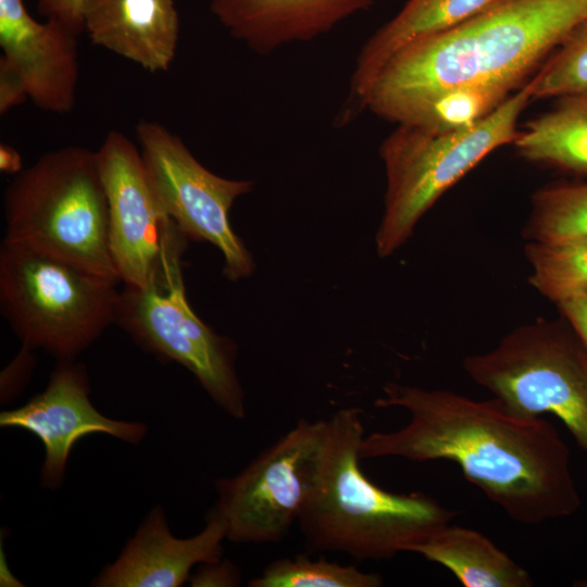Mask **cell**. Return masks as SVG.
<instances>
[{
    "mask_svg": "<svg viewBox=\"0 0 587 587\" xmlns=\"http://www.w3.org/2000/svg\"><path fill=\"white\" fill-rule=\"evenodd\" d=\"M116 324L142 349L190 371L229 416L245 417V395L235 369L237 347L232 339L217 335L190 308L182 267L145 288L124 285Z\"/></svg>",
    "mask_w": 587,
    "mask_h": 587,
    "instance_id": "9",
    "label": "cell"
},
{
    "mask_svg": "<svg viewBox=\"0 0 587 587\" xmlns=\"http://www.w3.org/2000/svg\"><path fill=\"white\" fill-rule=\"evenodd\" d=\"M587 352V297L557 305Z\"/></svg>",
    "mask_w": 587,
    "mask_h": 587,
    "instance_id": "29",
    "label": "cell"
},
{
    "mask_svg": "<svg viewBox=\"0 0 587 587\" xmlns=\"http://www.w3.org/2000/svg\"><path fill=\"white\" fill-rule=\"evenodd\" d=\"M18 152L8 145L0 147V168L5 173L17 174L23 168Z\"/></svg>",
    "mask_w": 587,
    "mask_h": 587,
    "instance_id": "30",
    "label": "cell"
},
{
    "mask_svg": "<svg viewBox=\"0 0 587 587\" xmlns=\"http://www.w3.org/2000/svg\"><path fill=\"white\" fill-rule=\"evenodd\" d=\"M116 283L32 248L2 242L0 310L30 350L74 360L116 323Z\"/></svg>",
    "mask_w": 587,
    "mask_h": 587,
    "instance_id": "6",
    "label": "cell"
},
{
    "mask_svg": "<svg viewBox=\"0 0 587 587\" xmlns=\"http://www.w3.org/2000/svg\"><path fill=\"white\" fill-rule=\"evenodd\" d=\"M380 575L362 572L353 565H342L305 555L278 559L270 563L250 587H379Z\"/></svg>",
    "mask_w": 587,
    "mask_h": 587,
    "instance_id": "23",
    "label": "cell"
},
{
    "mask_svg": "<svg viewBox=\"0 0 587 587\" xmlns=\"http://www.w3.org/2000/svg\"><path fill=\"white\" fill-rule=\"evenodd\" d=\"M559 99L554 109L517 132L513 145L528 161L587 174V97Z\"/></svg>",
    "mask_w": 587,
    "mask_h": 587,
    "instance_id": "19",
    "label": "cell"
},
{
    "mask_svg": "<svg viewBox=\"0 0 587 587\" xmlns=\"http://www.w3.org/2000/svg\"><path fill=\"white\" fill-rule=\"evenodd\" d=\"M585 18L587 0H491L454 28L397 52L360 108L395 123L452 87L490 84L513 91Z\"/></svg>",
    "mask_w": 587,
    "mask_h": 587,
    "instance_id": "2",
    "label": "cell"
},
{
    "mask_svg": "<svg viewBox=\"0 0 587 587\" xmlns=\"http://www.w3.org/2000/svg\"><path fill=\"white\" fill-rule=\"evenodd\" d=\"M524 235L528 241H587V183L537 190Z\"/></svg>",
    "mask_w": 587,
    "mask_h": 587,
    "instance_id": "22",
    "label": "cell"
},
{
    "mask_svg": "<svg viewBox=\"0 0 587 587\" xmlns=\"http://www.w3.org/2000/svg\"><path fill=\"white\" fill-rule=\"evenodd\" d=\"M3 214L2 242L121 282L110 252L108 201L96 151L68 146L42 154L8 185Z\"/></svg>",
    "mask_w": 587,
    "mask_h": 587,
    "instance_id": "4",
    "label": "cell"
},
{
    "mask_svg": "<svg viewBox=\"0 0 587 587\" xmlns=\"http://www.w3.org/2000/svg\"><path fill=\"white\" fill-rule=\"evenodd\" d=\"M376 0H210L212 14L236 40L260 54L311 41Z\"/></svg>",
    "mask_w": 587,
    "mask_h": 587,
    "instance_id": "15",
    "label": "cell"
},
{
    "mask_svg": "<svg viewBox=\"0 0 587 587\" xmlns=\"http://www.w3.org/2000/svg\"><path fill=\"white\" fill-rule=\"evenodd\" d=\"M412 552L448 569L465 587H532L530 574L482 533L440 526Z\"/></svg>",
    "mask_w": 587,
    "mask_h": 587,
    "instance_id": "18",
    "label": "cell"
},
{
    "mask_svg": "<svg viewBox=\"0 0 587 587\" xmlns=\"http://www.w3.org/2000/svg\"><path fill=\"white\" fill-rule=\"evenodd\" d=\"M87 371L74 360L59 361L43 391L14 410L2 411L1 427L28 430L43 445L41 486L57 489L62 484L73 446L91 434H105L129 444H140L147 426L140 422L109 419L89 399Z\"/></svg>",
    "mask_w": 587,
    "mask_h": 587,
    "instance_id": "12",
    "label": "cell"
},
{
    "mask_svg": "<svg viewBox=\"0 0 587 587\" xmlns=\"http://www.w3.org/2000/svg\"><path fill=\"white\" fill-rule=\"evenodd\" d=\"M136 136L151 187L182 234L215 246L230 280L250 276L254 263L232 228L229 211L238 197L251 191L253 183L212 173L180 137L158 122L141 120Z\"/></svg>",
    "mask_w": 587,
    "mask_h": 587,
    "instance_id": "10",
    "label": "cell"
},
{
    "mask_svg": "<svg viewBox=\"0 0 587 587\" xmlns=\"http://www.w3.org/2000/svg\"><path fill=\"white\" fill-rule=\"evenodd\" d=\"M327 423L319 474L298 519L310 550L342 552L357 560L389 559L412 552L453 520L457 513L434 498L386 491L363 474L360 410H339Z\"/></svg>",
    "mask_w": 587,
    "mask_h": 587,
    "instance_id": "3",
    "label": "cell"
},
{
    "mask_svg": "<svg viewBox=\"0 0 587 587\" xmlns=\"http://www.w3.org/2000/svg\"><path fill=\"white\" fill-rule=\"evenodd\" d=\"M226 538L223 522L213 512L205 527L190 538L171 533L161 507H154L115 562L93 579L100 587H178L197 564L218 561Z\"/></svg>",
    "mask_w": 587,
    "mask_h": 587,
    "instance_id": "14",
    "label": "cell"
},
{
    "mask_svg": "<svg viewBox=\"0 0 587 587\" xmlns=\"http://www.w3.org/2000/svg\"><path fill=\"white\" fill-rule=\"evenodd\" d=\"M33 351L22 347L16 358L7 366L1 375V391L7 398L12 391L15 392L27 380L35 364Z\"/></svg>",
    "mask_w": 587,
    "mask_h": 587,
    "instance_id": "28",
    "label": "cell"
},
{
    "mask_svg": "<svg viewBox=\"0 0 587 587\" xmlns=\"http://www.w3.org/2000/svg\"><path fill=\"white\" fill-rule=\"evenodd\" d=\"M511 91L490 84L452 87L409 108L395 123L439 133L463 130L496 111Z\"/></svg>",
    "mask_w": 587,
    "mask_h": 587,
    "instance_id": "20",
    "label": "cell"
},
{
    "mask_svg": "<svg viewBox=\"0 0 587 587\" xmlns=\"http://www.w3.org/2000/svg\"><path fill=\"white\" fill-rule=\"evenodd\" d=\"M327 420L299 422L240 473L215 480L213 513L234 542L283 540L314 487L327 437Z\"/></svg>",
    "mask_w": 587,
    "mask_h": 587,
    "instance_id": "8",
    "label": "cell"
},
{
    "mask_svg": "<svg viewBox=\"0 0 587 587\" xmlns=\"http://www.w3.org/2000/svg\"><path fill=\"white\" fill-rule=\"evenodd\" d=\"M378 408H401L409 422L365 435L360 458L397 457L458 464L513 521L539 524L573 515L582 500L570 449L542 415L520 413L500 399L475 400L446 389L390 383Z\"/></svg>",
    "mask_w": 587,
    "mask_h": 587,
    "instance_id": "1",
    "label": "cell"
},
{
    "mask_svg": "<svg viewBox=\"0 0 587 587\" xmlns=\"http://www.w3.org/2000/svg\"><path fill=\"white\" fill-rule=\"evenodd\" d=\"M491 0H409L362 47L350 82V99L360 107L384 65L413 41L454 28Z\"/></svg>",
    "mask_w": 587,
    "mask_h": 587,
    "instance_id": "17",
    "label": "cell"
},
{
    "mask_svg": "<svg viewBox=\"0 0 587 587\" xmlns=\"http://www.w3.org/2000/svg\"><path fill=\"white\" fill-rule=\"evenodd\" d=\"M77 37L58 21H36L24 0H0V59L20 76L28 99L40 110L66 113L74 108L79 77Z\"/></svg>",
    "mask_w": 587,
    "mask_h": 587,
    "instance_id": "13",
    "label": "cell"
},
{
    "mask_svg": "<svg viewBox=\"0 0 587 587\" xmlns=\"http://www.w3.org/2000/svg\"><path fill=\"white\" fill-rule=\"evenodd\" d=\"M109 213V246L124 285L145 288L180 266L187 238L148 179L139 147L110 132L96 151Z\"/></svg>",
    "mask_w": 587,
    "mask_h": 587,
    "instance_id": "11",
    "label": "cell"
},
{
    "mask_svg": "<svg viewBox=\"0 0 587 587\" xmlns=\"http://www.w3.org/2000/svg\"><path fill=\"white\" fill-rule=\"evenodd\" d=\"M84 30L90 40L142 68L164 72L179 38L173 0H86Z\"/></svg>",
    "mask_w": 587,
    "mask_h": 587,
    "instance_id": "16",
    "label": "cell"
},
{
    "mask_svg": "<svg viewBox=\"0 0 587 587\" xmlns=\"http://www.w3.org/2000/svg\"><path fill=\"white\" fill-rule=\"evenodd\" d=\"M86 0H37V10L47 20H54L76 35L84 30V7Z\"/></svg>",
    "mask_w": 587,
    "mask_h": 587,
    "instance_id": "25",
    "label": "cell"
},
{
    "mask_svg": "<svg viewBox=\"0 0 587 587\" xmlns=\"http://www.w3.org/2000/svg\"><path fill=\"white\" fill-rule=\"evenodd\" d=\"M202 566L189 576L190 586L193 587H230L241 582L239 570L229 561L202 563Z\"/></svg>",
    "mask_w": 587,
    "mask_h": 587,
    "instance_id": "26",
    "label": "cell"
},
{
    "mask_svg": "<svg viewBox=\"0 0 587 587\" xmlns=\"http://www.w3.org/2000/svg\"><path fill=\"white\" fill-rule=\"evenodd\" d=\"M533 99L532 79L478 124L458 132L398 125L380 145L386 173L385 210L376 233L380 258L412 235L434 203L494 150L513 143L517 120Z\"/></svg>",
    "mask_w": 587,
    "mask_h": 587,
    "instance_id": "5",
    "label": "cell"
},
{
    "mask_svg": "<svg viewBox=\"0 0 587 587\" xmlns=\"http://www.w3.org/2000/svg\"><path fill=\"white\" fill-rule=\"evenodd\" d=\"M529 284L554 304L587 297V241H527Z\"/></svg>",
    "mask_w": 587,
    "mask_h": 587,
    "instance_id": "21",
    "label": "cell"
},
{
    "mask_svg": "<svg viewBox=\"0 0 587 587\" xmlns=\"http://www.w3.org/2000/svg\"><path fill=\"white\" fill-rule=\"evenodd\" d=\"M462 366L511 409L559 419L587 452V352L572 328L537 320L465 357Z\"/></svg>",
    "mask_w": 587,
    "mask_h": 587,
    "instance_id": "7",
    "label": "cell"
},
{
    "mask_svg": "<svg viewBox=\"0 0 587 587\" xmlns=\"http://www.w3.org/2000/svg\"><path fill=\"white\" fill-rule=\"evenodd\" d=\"M27 98L26 88L20 76L0 59V113L5 114Z\"/></svg>",
    "mask_w": 587,
    "mask_h": 587,
    "instance_id": "27",
    "label": "cell"
},
{
    "mask_svg": "<svg viewBox=\"0 0 587 587\" xmlns=\"http://www.w3.org/2000/svg\"><path fill=\"white\" fill-rule=\"evenodd\" d=\"M530 79L533 99L587 97V18L570 33Z\"/></svg>",
    "mask_w": 587,
    "mask_h": 587,
    "instance_id": "24",
    "label": "cell"
}]
</instances>
